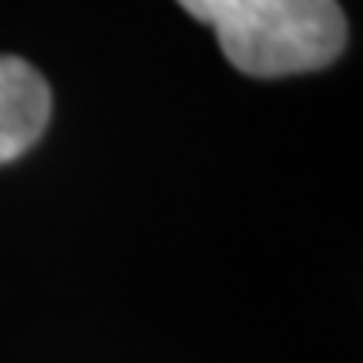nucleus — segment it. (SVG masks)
I'll return each instance as SVG.
<instances>
[{
	"instance_id": "nucleus-2",
	"label": "nucleus",
	"mask_w": 363,
	"mask_h": 363,
	"mask_svg": "<svg viewBox=\"0 0 363 363\" xmlns=\"http://www.w3.org/2000/svg\"><path fill=\"white\" fill-rule=\"evenodd\" d=\"M52 119V89L23 56H0V167L26 156Z\"/></svg>"
},
{
	"instance_id": "nucleus-1",
	"label": "nucleus",
	"mask_w": 363,
	"mask_h": 363,
	"mask_svg": "<svg viewBox=\"0 0 363 363\" xmlns=\"http://www.w3.org/2000/svg\"><path fill=\"white\" fill-rule=\"evenodd\" d=\"M216 30L226 63L252 78H286L330 67L349 41L337 0H178Z\"/></svg>"
}]
</instances>
